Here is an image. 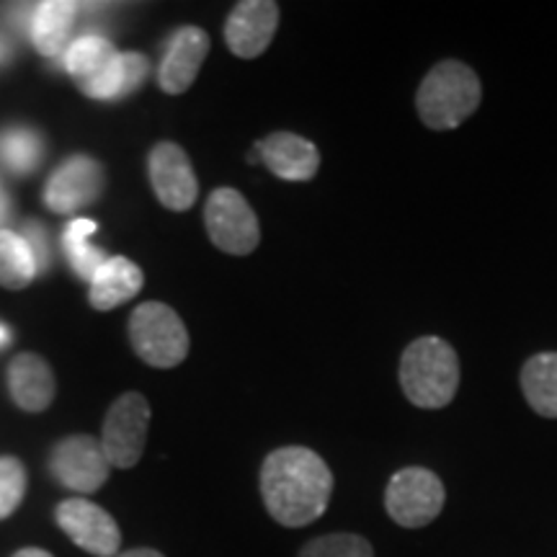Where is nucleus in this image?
I'll use <instances>...</instances> for the list:
<instances>
[{"label": "nucleus", "mask_w": 557, "mask_h": 557, "mask_svg": "<svg viewBox=\"0 0 557 557\" xmlns=\"http://www.w3.org/2000/svg\"><path fill=\"white\" fill-rule=\"evenodd\" d=\"M333 496V472L308 447L274 449L261 465V498L282 527H308L325 513Z\"/></svg>", "instance_id": "obj_1"}, {"label": "nucleus", "mask_w": 557, "mask_h": 557, "mask_svg": "<svg viewBox=\"0 0 557 557\" xmlns=\"http://www.w3.org/2000/svg\"><path fill=\"white\" fill-rule=\"evenodd\" d=\"M483 101L478 73L459 60H442L426 73L416 94V111L434 132L457 129Z\"/></svg>", "instance_id": "obj_2"}, {"label": "nucleus", "mask_w": 557, "mask_h": 557, "mask_svg": "<svg viewBox=\"0 0 557 557\" xmlns=\"http://www.w3.org/2000/svg\"><path fill=\"white\" fill-rule=\"evenodd\" d=\"M398 374L403 395L416 408H447L459 389L457 351L438 336L416 338L403 351Z\"/></svg>", "instance_id": "obj_3"}, {"label": "nucleus", "mask_w": 557, "mask_h": 557, "mask_svg": "<svg viewBox=\"0 0 557 557\" xmlns=\"http://www.w3.org/2000/svg\"><path fill=\"white\" fill-rule=\"evenodd\" d=\"M129 341L137 357L158 369H173L189 357V331L163 302H145L132 312Z\"/></svg>", "instance_id": "obj_4"}, {"label": "nucleus", "mask_w": 557, "mask_h": 557, "mask_svg": "<svg viewBox=\"0 0 557 557\" xmlns=\"http://www.w3.org/2000/svg\"><path fill=\"white\" fill-rule=\"evenodd\" d=\"M447 491L442 478L426 468H403L385 487L387 517L406 529H421L442 513Z\"/></svg>", "instance_id": "obj_5"}, {"label": "nucleus", "mask_w": 557, "mask_h": 557, "mask_svg": "<svg viewBox=\"0 0 557 557\" xmlns=\"http://www.w3.org/2000/svg\"><path fill=\"white\" fill-rule=\"evenodd\" d=\"M209 238L222 253L248 256L259 248L261 225L253 207L235 189H214L205 207Z\"/></svg>", "instance_id": "obj_6"}, {"label": "nucleus", "mask_w": 557, "mask_h": 557, "mask_svg": "<svg viewBox=\"0 0 557 557\" xmlns=\"http://www.w3.org/2000/svg\"><path fill=\"white\" fill-rule=\"evenodd\" d=\"M150 429V403L139 393H127L111 403L103 421L101 447L111 468L132 470L143 459Z\"/></svg>", "instance_id": "obj_7"}, {"label": "nucleus", "mask_w": 557, "mask_h": 557, "mask_svg": "<svg viewBox=\"0 0 557 557\" xmlns=\"http://www.w3.org/2000/svg\"><path fill=\"white\" fill-rule=\"evenodd\" d=\"M54 519L62 532L81 549L96 557L120 555L122 532L114 517L86 498H67L54 508Z\"/></svg>", "instance_id": "obj_8"}, {"label": "nucleus", "mask_w": 557, "mask_h": 557, "mask_svg": "<svg viewBox=\"0 0 557 557\" xmlns=\"http://www.w3.org/2000/svg\"><path fill=\"white\" fill-rule=\"evenodd\" d=\"M50 470L60 485L75 493H96L109 480V457L94 436H67L52 449Z\"/></svg>", "instance_id": "obj_9"}, {"label": "nucleus", "mask_w": 557, "mask_h": 557, "mask_svg": "<svg viewBox=\"0 0 557 557\" xmlns=\"http://www.w3.org/2000/svg\"><path fill=\"white\" fill-rule=\"evenodd\" d=\"M150 184L163 207L173 212H186L199 197V181L191 160L176 143H160L148 158Z\"/></svg>", "instance_id": "obj_10"}, {"label": "nucleus", "mask_w": 557, "mask_h": 557, "mask_svg": "<svg viewBox=\"0 0 557 557\" xmlns=\"http://www.w3.org/2000/svg\"><path fill=\"white\" fill-rule=\"evenodd\" d=\"M103 191V169L90 156H73L45 186V205L58 214H73L94 205Z\"/></svg>", "instance_id": "obj_11"}, {"label": "nucleus", "mask_w": 557, "mask_h": 557, "mask_svg": "<svg viewBox=\"0 0 557 557\" xmlns=\"http://www.w3.org/2000/svg\"><path fill=\"white\" fill-rule=\"evenodd\" d=\"M278 29V5L274 0H243L230 11L225 41L240 60H256L269 50Z\"/></svg>", "instance_id": "obj_12"}, {"label": "nucleus", "mask_w": 557, "mask_h": 557, "mask_svg": "<svg viewBox=\"0 0 557 557\" xmlns=\"http://www.w3.org/2000/svg\"><path fill=\"white\" fill-rule=\"evenodd\" d=\"M209 54V37L199 26H184L169 39L165 58L158 70V86L165 94L178 96L191 88Z\"/></svg>", "instance_id": "obj_13"}, {"label": "nucleus", "mask_w": 557, "mask_h": 557, "mask_svg": "<svg viewBox=\"0 0 557 557\" xmlns=\"http://www.w3.org/2000/svg\"><path fill=\"white\" fill-rule=\"evenodd\" d=\"M261 163L282 181H310L320 169V152L315 143L292 135V132H274L256 143Z\"/></svg>", "instance_id": "obj_14"}, {"label": "nucleus", "mask_w": 557, "mask_h": 557, "mask_svg": "<svg viewBox=\"0 0 557 557\" xmlns=\"http://www.w3.org/2000/svg\"><path fill=\"white\" fill-rule=\"evenodd\" d=\"M11 398L21 410L41 413L54 400V374L37 354H21L9 367Z\"/></svg>", "instance_id": "obj_15"}, {"label": "nucleus", "mask_w": 557, "mask_h": 557, "mask_svg": "<svg viewBox=\"0 0 557 557\" xmlns=\"http://www.w3.org/2000/svg\"><path fill=\"white\" fill-rule=\"evenodd\" d=\"M143 284L145 276L139 267L124 256H114L90 278V305L96 310H114L135 297Z\"/></svg>", "instance_id": "obj_16"}, {"label": "nucleus", "mask_w": 557, "mask_h": 557, "mask_svg": "<svg viewBox=\"0 0 557 557\" xmlns=\"http://www.w3.org/2000/svg\"><path fill=\"white\" fill-rule=\"evenodd\" d=\"M83 5L70 3V0H47L34 9L32 18V41L45 58H58L67 50L70 32H73L75 18H78Z\"/></svg>", "instance_id": "obj_17"}, {"label": "nucleus", "mask_w": 557, "mask_h": 557, "mask_svg": "<svg viewBox=\"0 0 557 557\" xmlns=\"http://www.w3.org/2000/svg\"><path fill=\"white\" fill-rule=\"evenodd\" d=\"M148 58H143V54L137 52H120L101 75H96L94 81L81 83V88L83 94L90 96V99L116 101L135 94V90L145 83V78H148Z\"/></svg>", "instance_id": "obj_18"}, {"label": "nucleus", "mask_w": 557, "mask_h": 557, "mask_svg": "<svg viewBox=\"0 0 557 557\" xmlns=\"http://www.w3.org/2000/svg\"><path fill=\"white\" fill-rule=\"evenodd\" d=\"M521 393L542 418H557V351L534 354L521 367Z\"/></svg>", "instance_id": "obj_19"}, {"label": "nucleus", "mask_w": 557, "mask_h": 557, "mask_svg": "<svg viewBox=\"0 0 557 557\" xmlns=\"http://www.w3.org/2000/svg\"><path fill=\"white\" fill-rule=\"evenodd\" d=\"M114 45L103 39L101 34H83V37L73 39L65 50V67L78 83L94 81L101 75L116 58Z\"/></svg>", "instance_id": "obj_20"}, {"label": "nucleus", "mask_w": 557, "mask_h": 557, "mask_svg": "<svg viewBox=\"0 0 557 557\" xmlns=\"http://www.w3.org/2000/svg\"><path fill=\"white\" fill-rule=\"evenodd\" d=\"M96 230H99V225H96L94 220L75 218L67 222L65 233H62V248H65L70 267H73V271L81 278H88V282L96 276V271L107 263V253L90 243Z\"/></svg>", "instance_id": "obj_21"}, {"label": "nucleus", "mask_w": 557, "mask_h": 557, "mask_svg": "<svg viewBox=\"0 0 557 557\" xmlns=\"http://www.w3.org/2000/svg\"><path fill=\"white\" fill-rule=\"evenodd\" d=\"M41 156H45V143L39 132L26 127L0 132V163L16 176H29L32 171H37Z\"/></svg>", "instance_id": "obj_22"}, {"label": "nucleus", "mask_w": 557, "mask_h": 557, "mask_svg": "<svg viewBox=\"0 0 557 557\" xmlns=\"http://www.w3.org/2000/svg\"><path fill=\"white\" fill-rule=\"evenodd\" d=\"M37 274V263L26 240L11 230H0V287L24 289Z\"/></svg>", "instance_id": "obj_23"}, {"label": "nucleus", "mask_w": 557, "mask_h": 557, "mask_svg": "<svg viewBox=\"0 0 557 557\" xmlns=\"http://www.w3.org/2000/svg\"><path fill=\"white\" fill-rule=\"evenodd\" d=\"M299 557H374L372 545L359 534H323L299 549Z\"/></svg>", "instance_id": "obj_24"}, {"label": "nucleus", "mask_w": 557, "mask_h": 557, "mask_svg": "<svg viewBox=\"0 0 557 557\" xmlns=\"http://www.w3.org/2000/svg\"><path fill=\"white\" fill-rule=\"evenodd\" d=\"M26 493V470L16 457H0V521L9 519Z\"/></svg>", "instance_id": "obj_25"}, {"label": "nucleus", "mask_w": 557, "mask_h": 557, "mask_svg": "<svg viewBox=\"0 0 557 557\" xmlns=\"http://www.w3.org/2000/svg\"><path fill=\"white\" fill-rule=\"evenodd\" d=\"M21 238L26 240V246H29L32 256H34V263H37V271H47L50 267V243H47V230L39 225V222H26L24 230H21Z\"/></svg>", "instance_id": "obj_26"}, {"label": "nucleus", "mask_w": 557, "mask_h": 557, "mask_svg": "<svg viewBox=\"0 0 557 557\" xmlns=\"http://www.w3.org/2000/svg\"><path fill=\"white\" fill-rule=\"evenodd\" d=\"M114 557H165V555L158 553V549H152V547H137V549H127V553H120Z\"/></svg>", "instance_id": "obj_27"}, {"label": "nucleus", "mask_w": 557, "mask_h": 557, "mask_svg": "<svg viewBox=\"0 0 557 557\" xmlns=\"http://www.w3.org/2000/svg\"><path fill=\"white\" fill-rule=\"evenodd\" d=\"M13 557H52V555L47 553V549H39V547H24V549H18Z\"/></svg>", "instance_id": "obj_28"}, {"label": "nucleus", "mask_w": 557, "mask_h": 557, "mask_svg": "<svg viewBox=\"0 0 557 557\" xmlns=\"http://www.w3.org/2000/svg\"><path fill=\"white\" fill-rule=\"evenodd\" d=\"M9 209H11V199L5 197L3 191H0V225H3V222L9 220Z\"/></svg>", "instance_id": "obj_29"}, {"label": "nucleus", "mask_w": 557, "mask_h": 557, "mask_svg": "<svg viewBox=\"0 0 557 557\" xmlns=\"http://www.w3.org/2000/svg\"><path fill=\"white\" fill-rule=\"evenodd\" d=\"M9 341H11V329H9V325L0 323V348L9 346Z\"/></svg>", "instance_id": "obj_30"}, {"label": "nucleus", "mask_w": 557, "mask_h": 557, "mask_svg": "<svg viewBox=\"0 0 557 557\" xmlns=\"http://www.w3.org/2000/svg\"><path fill=\"white\" fill-rule=\"evenodd\" d=\"M9 58V45H5V39L0 37V62Z\"/></svg>", "instance_id": "obj_31"}]
</instances>
